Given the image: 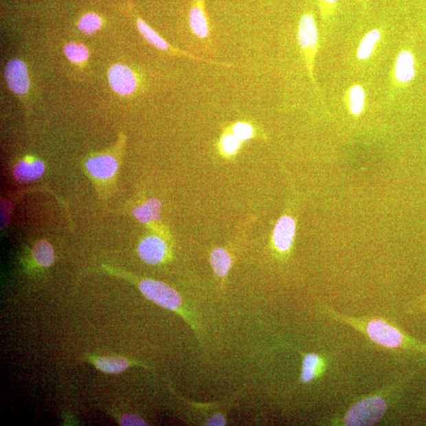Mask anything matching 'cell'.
Returning <instances> with one entry per match:
<instances>
[{"mask_svg":"<svg viewBox=\"0 0 426 426\" xmlns=\"http://www.w3.org/2000/svg\"><path fill=\"white\" fill-rule=\"evenodd\" d=\"M386 399L382 396L372 395L361 399L344 414V425H372L379 423L387 411Z\"/></svg>","mask_w":426,"mask_h":426,"instance_id":"6da1fadb","label":"cell"},{"mask_svg":"<svg viewBox=\"0 0 426 426\" xmlns=\"http://www.w3.org/2000/svg\"><path fill=\"white\" fill-rule=\"evenodd\" d=\"M298 41L304 58L309 76L314 84V61L318 47V29L315 19L311 14H306L300 19L298 28Z\"/></svg>","mask_w":426,"mask_h":426,"instance_id":"7a4b0ae2","label":"cell"},{"mask_svg":"<svg viewBox=\"0 0 426 426\" xmlns=\"http://www.w3.org/2000/svg\"><path fill=\"white\" fill-rule=\"evenodd\" d=\"M138 287L142 294L157 305L182 313V298L168 284L155 280L144 279L139 282Z\"/></svg>","mask_w":426,"mask_h":426,"instance_id":"3957f363","label":"cell"},{"mask_svg":"<svg viewBox=\"0 0 426 426\" xmlns=\"http://www.w3.org/2000/svg\"><path fill=\"white\" fill-rule=\"evenodd\" d=\"M109 80L111 87L121 95H130L137 88V81L134 72L129 67L117 64L110 68Z\"/></svg>","mask_w":426,"mask_h":426,"instance_id":"277c9868","label":"cell"},{"mask_svg":"<svg viewBox=\"0 0 426 426\" xmlns=\"http://www.w3.org/2000/svg\"><path fill=\"white\" fill-rule=\"evenodd\" d=\"M7 82L10 89L17 94H25L30 89L27 67L20 60H13L8 63L5 70Z\"/></svg>","mask_w":426,"mask_h":426,"instance_id":"5b68a950","label":"cell"},{"mask_svg":"<svg viewBox=\"0 0 426 426\" xmlns=\"http://www.w3.org/2000/svg\"><path fill=\"white\" fill-rule=\"evenodd\" d=\"M139 257L147 264L157 265L161 262L167 252V245L157 236L144 238L137 249Z\"/></svg>","mask_w":426,"mask_h":426,"instance_id":"8992f818","label":"cell"},{"mask_svg":"<svg viewBox=\"0 0 426 426\" xmlns=\"http://www.w3.org/2000/svg\"><path fill=\"white\" fill-rule=\"evenodd\" d=\"M295 223L290 216L281 217L274 229L273 243L275 247L280 252L289 250L294 239Z\"/></svg>","mask_w":426,"mask_h":426,"instance_id":"52a82bcc","label":"cell"},{"mask_svg":"<svg viewBox=\"0 0 426 426\" xmlns=\"http://www.w3.org/2000/svg\"><path fill=\"white\" fill-rule=\"evenodd\" d=\"M87 168L93 177L98 179H109L118 170V162L109 155L98 156L88 159Z\"/></svg>","mask_w":426,"mask_h":426,"instance_id":"ba28073f","label":"cell"},{"mask_svg":"<svg viewBox=\"0 0 426 426\" xmlns=\"http://www.w3.org/2000/svg\"><path fill=\"white\" fill-rule=\"evenodd\" d=\"M137 28L139 30L141 34L144 36V38H145L148 43H150V44L154 47H157V49L164 51H170L175 53V54L189 57L190 58H193V60L209 62L204 60V58L191 55L190 53L173 49L172 47L170 46L168 43L165 41L162 37L157 33V32L154 31L150 26H148L143 20L138 19L137 21Z\"/></svg>","mask_w":426,"mask_h":426,"instance_id":"9c48e42d","label":"cell"},{"mask_svg":"<svg viewBox=\"0 0 426 426\" xmlns=\"http://www.w3.org/2000/svg\"><path fill=\"white\" fill-rule=\"evenodd\" d=\"M326 369V361L322 355L316 353L303 355L300 381L309 383L321 377Z\"/></svg>","mask_w":426,"mask_h":426,"instance_id":"30bf717a","label":"cell"},{"mask_svg":"<svg viewBox=\"0 0 426 426\" xmlns=\"http://www.w3.org/2000/svg\"><path fill=\"white\" fill-rule=\"evenodd\" d=\"M204 0L191 8L189 13V25L193 34L199 39L205 40L210 35L209 21H208L204 9Z\"/></svg>","mask_w":426,"mask_h":426,"instance_id":"8fae6325","label":"cell"},{"mask_svg":"<svg viewBox=\"0 0 426 426\" xmlns=\"http://www.w3.org/2000/svg\"><path fill=\"white\" fill-rule=\"evenodd\" d=\"M45 170V164L41 161H21L15 165L13 175L19 182L30 183L42 177Z\"/></svg>","mask_w":426,"mask_h":426,"instance_id":"7c38bea8","label":"cell"},{"mask_svg":"<svg viewBox=\"0 0 426 426\" xmlns=\"http://www.w3.org/2000/svg\"><path fill=\"white\" fill-rule=\"evenodd\" d=\"M394 76L399 83L412 82L415 76L414 58L411 52L404 50L396 58Z\"/></svg>","mask_w":426,"mask_h":426,"instance_id":"4fadbf2b","label":"cell"},{"mask_svg":"<svg viewBox=\"0 0 426 426\" xmlns=\"http://www.w3.org/2000/svg\"><path fill=\"white\" fill-rule=\"evenodd\" d=\"M161 201L156 199H150L142 205L135 208L133 210V215L138 221L147 223L159 219V213L161 212Z\"/></svg>","mask_w":426,"mask_h":426,"instance_id":"5bb4252c","label":"cell"},{"mask_svg":"<svg viewBox=\"0 0 426 426\" xmlns=\"http://www.w3.org/2000/svg\"><path fill=\"white\" fill-rule=\"evenodd\" d=\"M94 364L100 371L111 374H120L130 366L129 361L121 357H100L94 361Z\"/></svg>","mask_w":426,"mask_h":426,"instance_id":"9a60e30c","label":"cell"},{"mask_svg":"<svg viewBox=\"0 0 426 426\" xmlns=\"http://www.w3.org/2000/svg\"><path fill=\"white\" fill-rule=\"evenodd\" d=\"M210 262L213 271L220 277H225L232 267L231 256L221 247L213 249Z\"/></svg>","mask_w":426,"mask_h":426,"instance_id":"2e32d148","label":"cell"},{"mask_svg":"<svg viewBox=\"0 0 426 426\" xmlns=\"http://www.w3.org/2000/svg\"><path fill=\"white\" fill-rule=\"evenodd\" d=\"M33 258L37 265L47 268L54 264L56 255L52 245L45 240L37 242L33 249Z\"/></svg>","mask_w":426,"mask_h":426,"instance_id":"e0dca14e","label":"cell"},{"mask_svg":"<svg viewBox=\"0 0 426 426\" xmlns=\"http://www.w3.org/2000/svg\"><path fill=\"white\" fill-rule=\"evenodd\" d=\"M381 38V33L379 30H372L367 33L360 42L357 50V57L360 60H368L374 53L376 45Z\"/></svg>","mask_w":426,"mask_h":426,"instance_id":"ac0fdd59","label":"cell"},{"mask_svg":"<svg viewBox=\"0 0 426 426\" xmlns=\"http://www.w3.org/2000/svg\"><path fill=\"white\" fill-rule=\"evenodd\" d=\"M347 100L350 113L355 115H361L365 109V89L360 85H353L348 90Z\"/></svg>","mask_w":426,"mask_h":426,"instance_id":"d6986e66","label":"cell"},{"mask_svg":"<svg viewBox=\"0 0 426 426\" xmlns=\"http://www.w3.org/2000/svg\"><path fill=\"white\" fill-rule=\"evenodd\" d=\"M64 52L68 60L76 63H82L88 60L89 51L82 45L76 44V43H69L64 47Z\"/></svg>","mask_w":426,"mask_h":426,"instance_id":"ffe728a7","label":"cell"},{"mask_svg":"<svg viewBox=\"0 0 426 426\" xmlns=\"http://www.w3.org/2000/svg\"><path fill=\"white\" fill-rule=\"evenodd\" d=\"M101 19L98 14L89 13L79 20L78 29L84 34H92L101 27Z\"/></svg>","mask_w":426,"mask_h":426,"instance_id":"44dd1931","label":"cell"},{"mask_svg":"<svg viewBox=\"0 0 426 426\" xmlns=\"http://www.w3.org/2000/svg\"><path fill=\"white\" fill-rule=\"evenodd\" d=\"M240 142L241 141L233 133L232 134H227L222 137L221 143L222 150L227 155H232L240 147Z\"/></svg>","mask_w":426,"mask_h":426,"instance_id":"7402d4cb","label":"cell"},{"mask_svg":"<svg viewBox=\"0 0 426 426\" xmlns=\"http://www.w3.org/2000/svg\"><path fill=\"white\" fill-rule=\"evenodd\" d=\"M254 127L247 122H238L232 128V133L240 141H247L254 136Z\"/></svg>","mask_w":426,"mask_h":426,"instance_id":"603a6c76","label":"cell"},{"mask_svg":"<svg viewBox=\"0 0 426 426\" xmlns=\"http://www.w3.org/2000/svg\"><path fill=\"white\" fill-rule=\"evenodd\" d=\"M122 425H147L146 421L134 414H125L121 418Z\"/></svg>","mask_w":426,"mask_h":426,"instance_id":"cb8c5ba5","label":"cell"},{"mask_svg":"<svg viewBox=\"0 0 426 426\" xmlns=\"http://www.w3.org/2000/svg\"><path fill=\"white\" fill-rule=\"evenodd\" d=\"M227 420L223 414L216 413L212 415L209 419H208L205 423V425L216 426V425H225Z\"/></svg>","mask_w":426,"mask_h":426,"instance_id":"d4e9b609","label":"cell"},{"mask_svg":"<svg viewBox=\"0 0 426 426\" xmlns=\"http://www.w3.org/2000/svg\"><path fill=\"white\" fill-rule=\"evenodd\" d=\"M322 1L323 3H326L328 4V5H334V4L337 3L338 0H322Z\"/></svg>","mask_w":426,"mask_h":426,"instance_id":"484cf974","label":"cell"}]
</instances>
